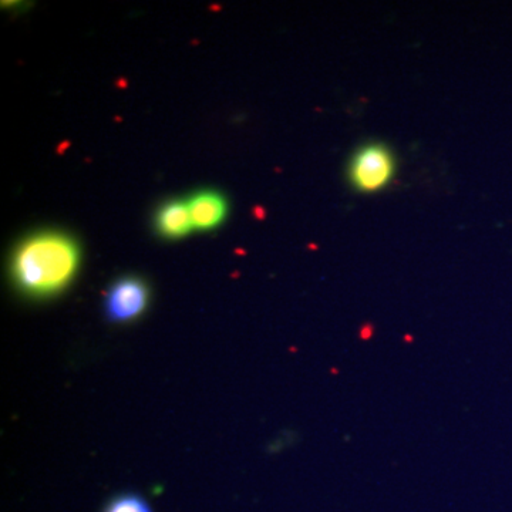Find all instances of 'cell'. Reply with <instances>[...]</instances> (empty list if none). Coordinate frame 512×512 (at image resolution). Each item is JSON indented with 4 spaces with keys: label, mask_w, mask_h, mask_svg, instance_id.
Returning <instances> with one entry per match:
<instances>
[{
    "label": "cell",
    "mask_w": 512,
    "mask_h": 512,
    "mask_svg": "<svg viewBox=\"0 0 512 512\" xmlns=\"http://www.w3.org/2000/svg\"><path fill=\"white\" fill-rule=\"evenodd\" d=\"M80 251L67 235L45 232L26 239L16 249L12 274L29 295L47 296L62 291L79 268Z\"/></svg>",
    "instance_id": "obj_1"
},
{
    "label": "cell",
    "mask_w": 512,
    "mask_h": 512,
    "mask_svg": "<svg viewBox=\"0 0 512 512\" xmlns=\"http://www.w3.org/2000/svg\"><path fill=\"white\" fill-rule=\"evenodd\" d=\"M394 174V160L389 148L382 144H369L360 148L350 163V181L357 190H382Z\"/></svg>",
    "instance_id": "obj_2"
},
{
    "label": "cell",
    "mask_w": 512,
    "mask_h": 512,
    "mask_svg": "<svg viewBox=\"0 0 512 512\" xmlns=\"http://www.w3.org/2000/svg\"><path fill=\"white\" fill-rule=\"evenodd\" d=\"M148 289L136 278H124L111 286L107 293V315L114 322H128L146 311Z\"/></svg>",
    "instance_id": "obj_3"
},
{
    "label": "cell",
    "mask_w": 512,
    "mask_h": 512,
    "mask_svg": "<svg viewBox=\"0 0 512 512\" xmlns=\"http://www.w3.org/2000/svg\"><path fill=\"white\" fill-rule=\"evenodd\" d=\"M188 202L192 224L200 231L217 228L227 217V200L215 191H201L192 195Z\"/></svg>",
    "instance_id": "obj_4"
},
{
    "label": "cell",
    "mask_w": 512,
    "mask_h": 512,
    "mask_svg": "<svg viewBox=\"0 0 512 512\" xmlns=\"http://www.w3.org/2000/svg\"><path fill=\"white\" fill-rule=\"evenodd\" d=\"M156 227L165 238L177 239L190 234L194 228L187 201H170L157 212Z\"/></svg>",
    "instance_id": "obj_5"
},
{
    "label": "cell",
    "mask_w": 512,
    "mask_h": 512,
    "mask_svg": "<svg viewBox=\"0 0 512 512\" xmlns=\"http://www.w3.org/2000/svg\"><path fill=\"white\" fill-rule=\"evenodd\" d=\"M107 512H151L146 501L136 497V495H126V497L117 498L110 504Z\"/></svg>",
    "instance_id": "obj_6"
}]
</instances>
